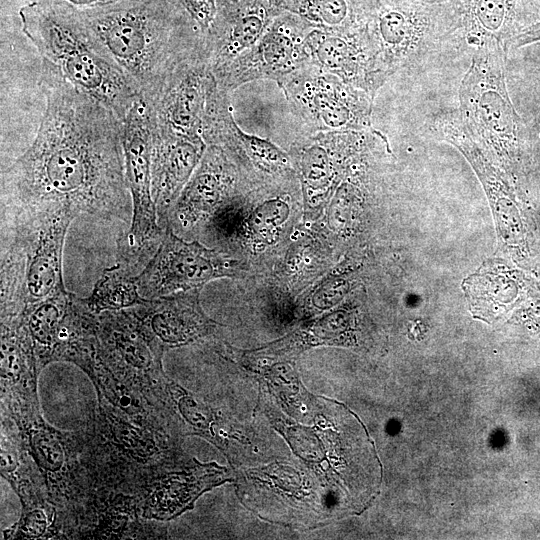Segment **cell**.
<instances>
[{
	"label": "cell",
	"mask_w": 540,
	"mask_h": 540,
	"mask_svg": "<svg viewBox=\"0 0 540 540\" xmlns=\"http://www.w3.org/2000/svg\"><path fill=\"white\" fill-rule=\"evenodd\" d=\"M40 86L45 111L31 145L1 174L2 209L126 219L122 121L45 59Z\"/></svg>",
	"instance_id": "obj_1"
},
{
	"label": "cell",
	"mask_w": 540,
	"mask_h": 540,
	"mask_svg": "<svg viewBox=\"0 0 540 540\" xmlns=\"http://www.w3.org/2000/svg\"><path fill=\"white\" fill-rule=\"evenodd\" d=\"M80 14L146 102L183 64L206 51V43L185 32L171 0Z\"/></svg>",
	"instance_id": "obj_2"
},
{
	"label": "cell",
	"mask_w": 540,
	"mask_h": 540,
	"mask_svg": "<svg viewBox=\"0 0 540 540\" xmlns=\"http://www.w3.org/2000/svg\"><path fill=\"white\" fill-rule=\"evenodd\" d=\"M19 16L22 32L42 59L55 65L74 87L101 102L123 121L141 94L83 16L46 1L21 7Z\"/></svg>",
	"instance_id": "obj_3"
},
{
	"label": "cell",
	"mask_w": 540,
	"mask_h": 540,
	"mask_svg": "<svg viewBox=\"0 0 540 540\" xmlns=\"http://www.w3.org/2000/svg\"><path fill=\"white\" fill-rule=\"evenodd\" d=\"M508 48L496 40L476 47L459 89L460 117L473 136L488 145L508 170L521 162L524 124L506 86Z\"/></svg>",
	"instance_id": "obj_4"
},
{
	"label": "cell",
	"mask_w": 540,
	"mask_h": 540,
	"mask_svg": "<svg viewBox=\"0 0 540 540\" xmlns=\"http://www.w3.org/2000/svg\"><path fill=\"white\" fill-rule=\"evenodd\" d=\"M125 178L132 200L130 227L117 240V263L131 272L142 270L162 242L151 189L152 134L149 110L142 96L122 121Z\"/></svg>",
	"instance_id": "obj_5"
},
{
	"label": "cell",
	"mask_w": 540,
	"mask_h": 540,
	"mask_svg": "<svg viewBox=\"0 0 540 540\" xmlns=\"http://www.w3.org/2000/svg\"><path fill=\"white\" fill-rule=\"evenodd\" d=\"M75 217L66 208L2 210L1 229L10 238L1 243V249L11 251L20 262L26 309L66 289L62 275L63 247Z\"/></svg>",
	"instance_id": "obj_6"
},
{
	"label": "cell",
	"mask_w": 540,
	"mask_h": 540,
	"mask_svg": "<svg viewBox=\"0 0 540 540\" xmlns=\"http://www.w3.org/2000/svg\"><path fill=\"white\" fill-rule=\"evenodd\" d=\"M101 358L122 382L156 408L169 406V380L163 371L165 350L147 333L130 308L97 314Z\"/></svg>",
	"instance_id": "obj_7"
},
{
	"label": "cell",
	"mask_w": 540,
	"mask_h": 540,
	"mask_svg": "<svg viewBox=\"0 0 540 540\" xmlns=\"http://www.w3.org/2000/svg\"><path fill=\"white\" fill-rule=\"evenodd\" d=\"M164 229L155 254L136 275L144 299L200 290L211 280L238 274L235 263L216 249L198 241L187 242L168 226Z\"/></svg>",
	"instance_id": "obj_8"
},
{
	"label": "cell",
	"mask_w": 540,
	"mask_h": 540,
	"mask_svg": "<svg viewBox=\"0 0 540 540\" xmlns=\"http://www.w3.org/2000/svg\"><path fill=\"white\" fill-rule=\"evenodd\" d=\"M150 124L152 197L158 222L165 228L170 211L198 164L205 145L200 135L178 133L151 120Z\"/></svg>",
	"instance_id": "obj_9"
},
{
	"label": "cell",
	"mask_w": 540,
	"mask_h": 540,
	"mask_svg": "<svg viewBox=\"0 0 540 540\" xmlns=\"http://www.w3.org/2000/svg\"><path fill=\"white\" fill-rule=\"evenodd\" d=\"M200 290L146 299L130 309L147 333L166 351L212 333L218 326L202 310Z\"/></svg>",
	"instance_id": "obj_10"
},
{
	"label": "cell",
	"mask_w": 540,
	"mask_h": 540,
	"mask_svg": "<svg viewBox=\"0 0 540 540\" xmlns=\"http://www.w3.org/2000/svg\"><path fill=\"white\" fill-rule=\"evenodd\" d=\"M292 95L319 127L357 129L369 125L367 95L347 83L318 77L294 88Z\"/></svg>",
	"instance_id": "obj_11"
},
{
	"label": "cell",
	"mask_w": 540,
	"mask_h": 540,
	"mask_svg": "<svg viewBox=\"0 0 540 540\" xmlns=\"http://www.w3.org/2000/svg\"><path fill=\"white\" fill-rule=\"evenodd\" d=\"M39 373L32 341L22 317L1 318V387L5 406H38Z\"/></svg>",
	"instance_id": "obj_12"
},
{
	"label": "cell",
	"mask_w": 540,
	"mask_h": 540,
	"mask_svg": "<svg viewBox=\"0 0 540 540\" xmlns=\"http://www.w3.org/2000/svg\"><path fill=\"white\" fill-rule=\"evenodd\" d=\"M223 469L215 464H197L183 472L168 473L150 483L141 504V514L150 520H170L192 507L207 489L221 483Z\"/></svg>",
	"instance_id": "obj_13"
},
{
	"label": "cell",
	"mask_w": 540,
	"mask_h": 540,
	"mask_svg": "<svg viewBox=\"0 0 540 540\" xmlns=\"http://www.w3.org/2000/svg\"><path fill=\"white\" fill-rule=\"evenodd\" d=\"M466 282L472 308L489 318L508 312L539 292L531 277L506 265H496V271L482 272Z\"/></svg>",
	"instance_id": "obj_14"
},
{
	"label": "cell",
	"mask_w": 540,
	"mask_h": 540,
	"mask_svg": "<svg viewBox=\"0 0 540 540\" xmlns=\"http://www.w3.org/2000/svg\"><path fill=\"white\" fill-rule=\"evenodd\" d=\"M226 187V162L221 152L211 147L174 203L167 224L175 219L185 226L197 222L214 209Z\"/></svg>",
	"instance_id": "obj_15"
},
{
	"label": "cell",
	"mask_w": 540,
	"mask_h": 540,
	"mask_svg": "<svg viewBox=\"0 0 540 540\" xmlns=\"http://www.w3.org/2000/svg\"><path fill=\"white\" fill-rule=\"evenodd\" d=\"M9 416L39 467L49 491L68 472L70 457L66 438L44 421L39 408L10 413Z\"/></svg>",
	"instance_id": "obj_16"
},
{
	"label": "cell",
	"mask_w": 540,
	"mask_h": 540,
	"mask_svg": "<svg viewBox=\"0 0 540 540\" xmlns=\"http://www.w3.org/2000/svg\"><path fill=\"white\" fill-rule=\"evenodd\" d=\"M73 295L64 289L22 313L32 341L38 373L48 364L56 362L60 335Z\"/></svg>",
	"instance_id": "obj_17"
},
{
	"label": "cell",
	"mask_w": 540,
	"mask_h": 540,
	"mask_svg": "<svg viewBox=\"0 0 540 540\" xmlns=\"http://www.w3.org/2000/svg\"><path fill=\"white\" fill-rule=\"evenodd\" d=\"M1 417V475L18 494L22 507L48 500L44 480H38L29 465L30 455L16 424L10 425L4 411Z\"/></svg>",
	"instance_id": "obj_18"
},
{
	"label": "cell",
	"mask_w": 540,
	"mask_h": 540,
	"mask_svg": "<svg viewBox=\"0 0 540 540\" xmlns=\"http://www.w3.org/2000/svg\"><path fill=\"white\" fill-rule=\"evenodd\" d=\"M83 300L92 313L100 314L128 309L142 304L146 299L140 295L136 275L116 263L103 271L91 295Z\"/></svg>",
	"instance_id": "obj_19"
},
{
	"label": "cell",
	"mask_w": 540,
	"mask_h": 540,
	"mask_svg": "<svg viewBox=\"0 0 540 540\" xmlns=\"http://www.w3.org/2000/svg\"><path fill=\"white\" fill-rule=\"evenodd\" d=\"M55 510L48 500L22 508L17 523L5 531V539L44 538L52 530Z\"/></svg>",
	"instance_id": "obj_20"
},
{
	"label": "cell",
	"mask_w": 540,
	"mask_h": 540,
	"mask_svg": "<svg viewBox=\"0 0 540 540\" xmlns=\"http://www.w3.org/2000/svg\"><path fill=\"white\" fill-rule=\"evenodd\" d=\"M293 50L291 40L274 31L264 37L259 48L260 59L273 71H285L292 64Z\"/></svg>",
	"instance_id": "obj_21"
},
{
	"label": "cell",
	"mask_w": 540,
	"mask_h": 540,
	"mask_svg": "<svg viewBox=\"0 0 540 540\" xmlns=\"http://www.w3.org/2000/svg\"><path fill=\"white\" fill-rule=\"evenodd\" d=\"M304 10L309 17L331 28H340L349 15L345 0H307Z\"/></svg>",
	"instance_id": "obj_22"
},
{
	"label": "cell",
	"mask_w": 540,
	"mask_h": 540,
	"mask_svg": "<svg viewBox=\"0 0 540 540\" xmlns=\"http://www.w3.org/2000/svg\"><path fill=\"white\" fill-rule=\"evenodd\" d=\"M82 14L109 10L131 4L139 0H45Z\"/></svg>",
	"instance_id": "obj_23"
},
{
	"label": "cell",
	"mask_w": 540,
	"mask_h": 540,
	"mask_svg": "<svg viewBox=\"0 0 540 540\" xmlns=\"http://www.w3.org/2000/svg\"><path fill=\"white\" fill-rule=\"evenodd\" d=\"M202 31L208 29L217 14V0H178Z\"/></svg>",
	"instance_id": "obj_24"
},
{
	"label": "cell",
	"mask_w": 540,
	"mask_h": 540,
	"mask_svg": "<svg viewBox=\"0 0 540 540\" xmlns=\"http://www.w3.org/2000/svg\"><path fill=\"white\" fill-rule=\"evenodd\" d=\"M540 42V21L533 23L515 34L508 43L514 49Z\"/></svg>",
	"instance_id": "obj_25"
},
{
	"label": "cell",
	"mask_w": 540,
	"mask_h": 540,
	"mask_svg": "<svg viewBox=\"0 0 540 540\" xmlns=\"http://www.w3.org/2000/svg\"><path fill=\"white\" fill-rule=\"evenodd\" d=\"M539 126H540V124H539Z\"/></svg>",
	"instance_id": "obj_26"
}]
</instances>
